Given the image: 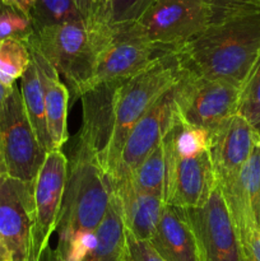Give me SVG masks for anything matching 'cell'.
Returning a JSON list of instances; mask_svg holds the SVG:
<instances>
[{"instance_id":"6da1fadb","label":"cell","mask_w":260,"mask_h":261,"mask_svg":"<svg viewBox=\"0 0 260 261\" xmlns=\"http://www.w3.org/2000/svg\"><path fill=\"white\" fill-rule=\"evenodd\" d=\"M260 55V3L216 12L212 22L176 48L185 70L241 88Z\"/></svg>"},{"instance_id":"7a4b0ae2","label":"cell","mask_w":260,"mask_h":261,"mask_svg":"<svg viewBox=\"0 0 260 261\" xmlns=\"http://www.w3.org/2000/svg\"><path fill=\"white\" fill-rule=\"evenodd\" d=\"M112 193L111 180L101 166L76 150L68 171L59 214L56 251L63 252L71 241L97 231L106 216Z\"/></svg>"},{"instance_id":"3957f363","label":"cell","mask_w":260,"mask_h":261,"mask_svg":"<svg viewBox=\"0 0 260 261\" xmlns=\"http://www.w3.org/2000/svg\"><path fill=\"white\" fill-rule=\"evenodd\" d=\"M114 38L84 19L33 30L27 42L35 45L76 97L89 88L97 59Z\"/></svg>"},{"instance_id":"277c9868","label":"cell","mask_w":260,"mask_h":261,"mask_svg":"<svg viewBox=\"0 0 260 261\" xmlns=\"http://www.w3.org/2000/svg\"><path fill=\"white\" fill-rule=\"evenodd\" d=\"M184 69L176 51L142 73L122 81L115 96V127L107 158L106 173L112 180L127 135L148 110L180 81Z\"/></svg>"},{"instance_id":"5b68a950","label":"cell","mask_w":260,"mask_h":261,"mask_svg":"<svg viewBox=\"0 0 260 261\" xmlns=\"http://www.w3.org/2000/svg\"><path fill=\"white\" fill-rule=\"evenodd\" d=\"M214 14V0H154L116 37L177 48L201 32Z\"/></svg>"},{"instance_id":"8992f818","label":"cell","mask_w":260,"mask_h":261,"mask_svg":"<svg viewBox=\"0 0 260 261\" xmlns=\"http://www.w3.org/2000/svg\"><path fill=\"white\" fill-rule=\"evenodd\" d=\"M240 92L241 88L235 84L184 69L175 87L176 114L184 124L211 133L237 114Z\"/></svg>"},{"instance_id":"52a82bcc","label":"cell","mask_w":260,"mask_h":261,"mask_svg":"<svg viewBox=\"0 0 260 261\" xmlns=\"http://www.w3.org/2000/svg\"><path fill=\"white\" fill-rule=\"evenodd\" d=\"M0 145L9 177L33 184L47 153L32 129L18 84L0 107Z\"/></svg>"},{"instance_id":"ba28073f","label":"cell","mask_w":260,"mask_h":261,"mask_svg":"<svg viewBox=\"0 0 260 261\" xmlns=\"http://www.w3.org/2000/svg\"><path fill=\"white\" fill-rule=\"evenodd\" d=\"M68 158L61 149L51 150L33 184L35 224L31 236L28 261H37L43 250L50 245V239L56 231L63 203L64 190L68 180Z\"/></svg>"},{"instance_id":"9c48e42d","label":"cell","mask_w":260,"mask_h":261,"mask_svg":"<svg viewBox=\"0 0 260 261\" xmlns=\"http://www.w3.org/2000/svg\"><path fill=\"white\" fill-rule=\"evenodd\" d=\"M188 212L204 261H245L236 224L218 186L203 206Z\"/></svg>"},{"instance_id":"30bf717a","label":"cell","mask_w":260,"mask_h":261,"mask_svg":"<svg viewBox=\"0 0 260 261\" xmlns=\"http://www.w3.org/2000/svg\"><path fill=\"white\" fill-rule=\"evenodd\" d=\"M175 87L166 92L129 133L111 180L112 188L126 180L142 165L143 161L162 143L165 135L173 125L177 116Z\"/></svg>"},{"instance_id":"8fae6325","label":"cell","mask_w":260,"mask_h":261,"mask_svg":"<svg viewBox=\"0 0 260 261\" xmlns=\"http://www.w3.org/2000/svg\"><path fill=\"white\" fill-rule=\"evenodd\" d=\"M33 184L0 176V239L13 261H28L35 224Z\"/></svg>"},{"instance_id":"7c38bea8","label":"cell","mask_w":260,"mask_h":261,"mask_svg":"<svg viewBox=\"0 0 260 261\" xmlns=\"http://www.w3.org/2000/svg\"><path fill=\"white\" fill-rule=\"evenodd\" d=\"M166 205L194 209L203 206L217 188L208 150L191 157H166Z\"/></svg>"},{"instance_id":"4fadbf2b","label":"cell","mask_w":260,"mask_h":261,"mask_svg":"<svg viewBox=\"0 0 260 261\" xmlns=\"http://www.w3.org/2000/svg\"><path fill=\"white\" fill-rule=\"evenodd\" d=\"M120 83L121 82L96 84L81 96L83 122L76 150L93 158L105 172L114 135L115 96Z\"/></svg>"},{"instance_id":"5bb4252c","label":"cell","mask_w":260,"mask_h":261,"mask_svg":"<svg viewBox=\"0 0 260 261\" xmlns=\"http://www.w3.org/2000/svg\"><path fill=\"white\" fill-rule=\"evenodd\" d=\"M259 139L256 130L239 114L209 133L208 152L219 189L236 178Z\"/></svg>"},{"instance_id":"9a60e30c","label":"cell","mask_w":260,"mask_h":261,"mask_svg":"<svg viewBox=\"0 0 260 261\" xmlns=\"http://www.w3.org/2000/svg\"><path fill=\"white\" fill-rule=\"evenodd\" d=\"M175 51L135 38L115 37L99 54L89 88L106 82L126 81Z\"/></svg>"},{"instance_id":"2e32d148","label":"cell","mask_w":260,"mask_h":261,"mask_svg":"<svg viewBox=\"0 0 260 261\" xmlns=\"http://www.w3.org/2000/svg\"><path fill=\"white\" fill-rule=\"evenodd\" d=\"M149 244L163 261H204L188 209L165 205Z\"/></svg>"},{"instance_id":"e0dca14e","label":"cell","mask_w":260,"mask_h":261,"mask_svg":"<svg viewBox=\"0 0 260 261\" xmlns=\"http://www.w3.org/2000/svg\"><path fill=\"white\" fill-rule=\"evenodd\" d=\"M24 42L30 48L32 61L35 63L41 76V82H42L46 125H47V133L50 138L51 150L61 149L69 138L68 106L70 91L65 82L61 81L60 75L41 54V51L32 43L27 41Z\"/></svg>"},{"instance_id":"ac0fdd59","label":"cell","mask_w":260,"mask_h":261,"mask_svg":"<svg viewBox=\"0 0 260 261\" xmlns=\"http://www.w3.org/2000/svg\"><path fill=\"white\" fill-rule=\"evenodd\" d=\"M114 193L120 201L127 233L139 241L149 242L162 217L165 199L137 191L127 180L114 186Z\"/></svg>"},{"instance_id":"d6986e66","label":"cell","mask_w":260,"mask_h":261,"mask_svg":"<svg viewBox=\"0 0 260 261\" xmlns=\"http://www.w3.org/2000/svg\"><path fill=\"white\" fill-rule=\"evenodd\" d=\"M221 191L236 228L250 222H256L260 199V139L236 178Z\"/></svg>"},{"instance_id":"ffe728a7","label":"cell","mask_w":260,"mask_h":261,"mask_svg":"<svg viewBox=\"0 0 260 261\" xmlns=\"http://www.w3.org/2000/svg\"><path fill=\"white\" fill-rule=\"evenodd\" d=\"M126 229L120 201L112 193L110 206L96 231V244L82 261H126Z\"/></svg>"},{"instance_id":"44dd1931","label":"cell","mask_w":260,"mask_h":261,"mask_svg":"<svg viewBox=\"0 0 260 261\" xmlns=\"http://www.w3.org/2000/svg\"><path fill=\"white\" fill-rule=\"evenodd\" d=\"M154 0H101L84 20L112 38L126 31Z\"/></svg>"},{"instance_id":"7402d4cb","label":"cell","mask_w":260,"mask_h":261,"mask_svg":"<svg viewBox=\"0 0 260 261\" xmlns=\"http://www.w3.org/2000/svg\"><path fill=\"white\" fill-rule=\"evenodd\" d=\"M19 89L25 114H27L28 120L32 125V129L41 147L45 149L46 153L51 152V143L50 138H48L47 125H46L42 82H41V76L33 61L31 63L24 75L20 78Z\"/></svg>"},{"instance_id":"603a6c76","label":"cell","mask_w":260,"mask_h":261,"mask_svg":"<svg viewBox=\"0 0 260 261\" xmlns=\"http://www.w3.org/2000/svg\"><path fill=\"white\" fill-rule=\"evenodd\" d=\"M126 180L137 191L165 199L166 166L162 143L143 161L142 165Z\"/></svg>"},{"instance_id":"cb8c5ba5","label":"cell","mask_w":260,"mask_h":261,"mask_svg":"<svg viewBox=\"0 0 260 261\" xmlns=\"http://www.w3.org/2000/svg\"><path fill=\"white\" fill-rule=\"evenodd\" d=\"M32 63L27 43L18 38L0 41V83L10 89L22 78Z\"/></svg>"},{"instance_id":"d4e9b609","label":"cell","mask_w":260,"mask_h":261,"mask_svg":"<svg viewBox=\"0 0 260 261\" xmlns=\"http://www.w3.org/2000/svg\"><path fill=\"white\" fill-rule=\"evenodd\" d=\"M33 30L70 20L84 19L74 0H37L30 10Z\"/></svg>"},{"instance_id":"484cf974","label":"cell","mask_w":260,"mask_h":261,"mask_svg":"<svg viewBox=\"0 0 260 261\" xmlns=\"http://www.w3.org/2000/svg\"><path fill=\"white\" fill-rule=\"evenodd\" d=\"M237 114L246 119L260 135V55L241 87Z\"/></svg>"},{"instance_id":"4316f807","label":"cell","mask_w":260,"mask_h":261,"mask_svg":"<svg viewBox=\"0 0 260 261\" xmlns=\"http://www.w3.org/2000/svg\"><path fill=\"white\" fill-rule=\"evenodd\" d=\"M33 33L31 19L18 10L3 5L0 8V41L18 38L25 41Z\"/></svg>"},{"instance_id":"83f0119b","label":"cell","mask_w":260,"mask_h":261,"mask_svg":"<svg viewBox=\"0 0 260 261\" xmlns=\"http://www.w3.org/2000/svg\"><path fill=\"white\" fill-rule=\"evenodd\" d=\"M245 261H260V228L256 222L237 227Z\"/></svg>"},{"instance_id":"f1b7e54d","label":"cell","mask_w":260,"mask_h":261,"mask_svg":"<svg viewBox=\"0 0 260 261\" xmlns=\"http://www.w3.org/2000/svg\"><path fill=\"white\" fill-rule=\"evenodd\" d=\"M126 249L130 261H163L148 241H139L126 232Z\"/></svg>"},{"instance_id":"f546056e","label":"cell","mask_w":260,"mask_h":261,"mask_svg":"<svg viewBox=\"0 0 260 261\" xmlns=\"http://www.w3.org/2000/svg\"><path fill=\"white\" fill-rule=\"evenodd\" d=\"M0 4L4 5V7L18 10L22 14H24L25 17L30 18V8H28L25 0H0Z\"/></svg>"},{"instance_id":"4dcf8cb0","label":"cell","mask_w":260,"mask_h":261,"mask_svg":"<svg viewBox=\"0 0 260 261\" xmlns=\"http://www.w3.org/2000/svg\"><path fill=\"white\" fill-rule=\"evenodd\" d=\"M252 2H256V0H214V7H216V12H219V10L227 9V8L236 7V5H241L245 4V3Z\"/></svg>"},{"instance_id":"1f68e13d","label":"cell","mask_w":260,"mask_h":261,"mask_svg":"<svg viewBox=\"0 0 260 261\" xmlns=\"http://www.w3.org/2000/svg\"><path fill=\"white\" fill-rule=\"evenodd\" d=\"M74 3H75L76 8H78L82 17H83L84 19H87L89 13H91L92 7H93L94 4V0H74Z\"/></svg>"},{"instance_id":"d6a6232c","label":"cell","mask_w":260,"mask_h":261,"mask_svg":"<svg viewBox=\"0 0 260 261\" xmlns=\"http://www.w3.org/2000/svg\"><path fill=\"white\" fill-rule=\"evenodd\" d=\"M37 261H64V260L61 259V256L59 255V252L56 251V249H53V247L48 245V246L43 250L40 259Z\"/></svg>"},{"instance_id":"836d02e7","label":"cell","mask_w":260,"mask_h":261,"mask_svg":"<svg viewBox=\"0 0 260 261\" xmlns=\"http://www.w3.org/2000/svg\"><path fill=\"white\" fill-rule=\"evenodd\" d=\"M0 261H13L12 254L2 239H0Z\"/></svg>"},{"instance_id":"e575fe53","label":"cell","mask_w":260,"mask_h":261,"mask_svg":"<svg viewBox=\"0 0 260 261\" xmlns=\"http://www.w3.org/2000/svg\"><path fill=\"white\" fill-rule=\"evenodd\" d=\"M8 92H9V89L5 88V87L3 86L2 83H0V107H2L3 102H4V99H5V97H7Z\"/></svg>"},{"instance_id":"d590c367","label":"cell","mask_w":260,"mask_h":261,"mask_svg":"<svg viewBox=\"0 0 260 261\" xmlns=\"http://www.w3.org/2000/svg\"><path fill=\"white\" fill-rule=\"evenodd\" d=\"M3 175H7V170H5V163H4V158H3L2 145H0V176Z\"/></svg>"},{"instance_id":"8d00e7d4","label":"cell","mask_w":260,"mask_h":261,"mask_svg":"<svg viewBox=\"0 0 260 261\" xmlns=\"http://www.w3.org/2000/svg\"><path fill=\"white\" fill-rule=\"evenodd\" d=\"M256 223L260 228V199H259V204H257V211H256Z\"/></svg>"},{"instance_id":"74e56055","label":"cell","mask_w":260,"mask_h":261,"mask_svg":"<svg viewBox=\"0 0 260 261\" xmlns=\"http://www.w3.org/2000/svg\"><path fill=\"white\" fill-rule=\"evenodd\" d=\"M25 2H27V5H28V8H30V10H31V8H32L33 5H35V3L37 2V0H25Z\"/></svg>"},{"instance_id":"f35d334b","label":"cell","mask_w":260,"mask_h":261,"mask_svg":"<svg viewBox=\"0 0 260 261\" xmlns=\"http://www.w3.org/2000/svg\"><path fill=\"white\" fill-rule=\"evenodd\" d=\"M98 2H101V0H94V3H98Z\"/></svg>"},{"instance_id":"ab89813d","label":"cell","mask_w":260,"mask_h":261,"mask_svg":"<svg viewBox=\"0 0 260 261\" xmlns=\"http://www.w3.org/2000/svg\"><path fill=\"white\" fill-rule=\"evenodd\" d=\"M126 261H130V259H129V255H127V259H126Z\"/></svg>"},{"instance_id":"60d3db41","label":"cell","mask_w":260,"mask_h":261,"mask_svg":"<svg viewBox=\"0 0 260 261\" xmlns=\"http://www.w3.org/2000/svg\"><path fill=\"white\" fill-rule=\"evenodd\" d=\"M2 7H3V5H2V4H0V8H2Z\"/></svg>"}]
</instances>
